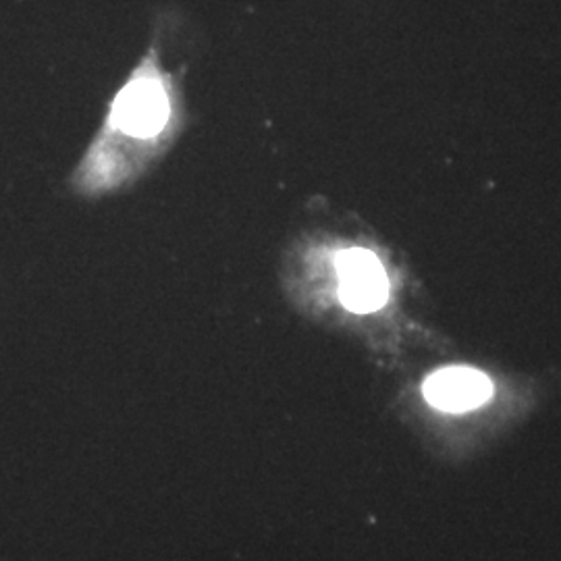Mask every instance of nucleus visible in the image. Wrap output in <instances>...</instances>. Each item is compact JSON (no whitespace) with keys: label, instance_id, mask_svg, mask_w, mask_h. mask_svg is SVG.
<instances>
[{"label":"nucleus","instance_id":"nucleus-2","mask_svg":"<svg viewBox=\"0 0 561 561\" xmlns=\"http://www.w3.org/2000/svg\"><path fill=\"white\" fill-rule=\"evenodd\" d=\"M340 296L352 312H375L389 296V280L381 261L362 248L343 252L337 259Z\"/></svg>","mask_w":561,"mask_h":561},{"label":"nucleus","instance_id":"nucleus-3","mask_svg":"<svg viewBox=\"0 0 561 561\" xmlns=\"http://www.w3.org/2000/svg\"><path fill=\"white\" fill-rule=\"evenodd\" d=\"M493 382L474 368L451 366L431 375L424 382V398L443 412H470L491 400Z\"/></svg>","mask_w":561,"mask_h":561},{"label":"nucleus","instance_id":"nucleus-1","mask_svg":"<svg viewBox=\"0 0 561 561\" xmlns=\"http://www.w3.org/2000/svg\"><path fill=\"white\" fill-rule=\"evenodd\" d=\"M171 115V102L159 73L144 65L131 81L123 88L113 104L111 123L127 136L154 138L159 136Z\"/></svg>","mask_w":561,"mask_h":561}]
</instances>
